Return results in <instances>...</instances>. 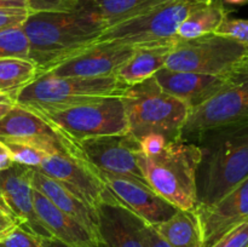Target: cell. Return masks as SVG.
I'll use <instances>...</instances> for the list:
<instances>
[{"instance_id": "obj_37", "label": "cell", "mask_w": 248, "mask_h": 247, "mask_svg": "<svg viewBox=\"0 0 248 247\" xmlns=\"http://www.w3.org/2000/svg\"><path fill=\"white\" fill-rule=\"evenodd\" d=\"M15 106H16V101H15L12 97H10L9 94L0 91V120H1L4 116H6V114L9 113Z\"/></svg>"}, {"instance_id": "obj_35", "label": "cell", "mask_w": 248, "mask_h": 247, "mask_svg": "<svg viewBox=\"0 0 248 247\" xmlns=\"http://www.w3.org/2000/svg\"><path fill=\"white\" fill-rule=\"evenodd\" d=\"M143 232H144L145 247H173L153 228V225L148 223L144 224Z\"/></svg>"}, {"instance_id": "obj_31", "label": "cell", "mask_w": 248, "mask_h": 247, "mask_svg": "<svg viewBox=\"0 0 248 247\" xmlns=\"http://www.w3.org/2000/svg\"><path fill=\"white\" fill-rule=\"evenodd\" d=\"M211 247H248V219L229 230Z\"/></svg>"}, {"instance_id": "obj_33", "label": "cell", "mask_w": 248, "mask_h": 247, "mask_svg": "<svg viewBox=\"0 0 248 247\" xmlns=\"http://www.w3.org/2000/svg\"><path fill=\"white\" fill-rule=\"evenodd\" d=\"M19 218L10 210L9 206L0 198V242L6 239L15 229L21 227Z\"/></svg>"}, {"instance_id": "obj_25", "label": "cell", "mask_w": 248, "mask_h": 247, "mask_svg": "<svg viewBox=\"0 0 248 247\" xmlns=\"http://www.w3.org/2000/svg\"><path fill=\"white\" fill-rule=\"evenodd\" d=\"M170 0H92L107 28L150 11Z\"/></svg>"}, {"instance_id": "obj_3", "label": "cell", "mask_w": 248, "mask_h": 247, "mask_svg": "<svg viewBox=\"0 0 248 247\" xmlns=\"http://www.w3.org/2000/svg\"><path fill=\"white\" fill-rule=\"evenodd\" d=\"M142 173L150 188L178 210L195 211L198 207V169L201 150L191 140L169 142L157 156L137 154Z\"/></svg>"}, {"instance_id": "obj_5", "label": "cell", "mask_w": 248, "mask_h": 247, "mask_svg": "<svg viewBox=\"0 0 248 247\" xmlns=\"http://www.w3.org/2000/svg\"><path fill=\"white\" fill-rule=\"evenodd\" d=\"M121 99L127 118L128 133L133 137L140 139L149 133H160L169 140L181 138L190 107L165 92L154 77L128 87Z\"/></svg>"}, {"instance_id": "obj_30", "label": "cell", "mask_w": 248, "mask_h": 247, "mask_svg": "<svg viewBox=\"0 0 248 247\" xmlns=\"http://www.w3.org/2000/svg\"><path fill=\"white\" fill-rule=\"evenodd\" d=\"M0 247H46V245L41 237L21 225L0 242Z\"/></svg>"}, {"instance_id": "obj_4", "label": "cell", "mask_w": 248, "mask_h": 247, "mask_svg": "<svg viewBox=\"0 0 248 247\" xmlns=\"http://www.w3.org/2000/svg\"><path fill=\"white\" fill-rule=\"evenodd\" d=\"M128 89L116 77H84L39 75L21 90L16 104L45 114L106 97H121Z\"/></svg>"}, {"instance_id": "obj_2", "label": "cell", "mask_w": 248, "mask_h": 247, "mask_svg": "<svg viewBox=\"0 0 248 247\" xmlns=\"http://www.w3.org/2000/svg\"><path fill=\"white\" fill-rule=\"evenodd\" d=\"M201 150L198 169V207H210L248 177V121L196 136Z\"/></svg>"}, {"instance_id": "obj_29", "label": "cell", "mask_w": 248, "mask_h": 247, "mask_svg": "<svg viewBox=\"0 0 248 247\" xmlns=\"http://www.w3.org/2000/svg\"><path fill=\"white\" fill-rule=\"evenodd\" d=\"M215 33L237 41L248 48V19L230 18L228 16Z\"/></svg>"}, {"instance_id": "obj_15", "label": "cell", "mask_w": 248, "mask_h": 247, "mask_svg": "<svg viewBox=\"0 0 248 247\" xmlns=\"http://www.w3.org/2000/svg\"><path fill=\"white\" fill-rule=\"evenodd\" d=\"M31 176V167L18 164L0 171V198L19 218L22 227L43 240H52L34 208Z\"/></svg>"}, {"instance_id": "obj_28", "label": "cell", "mask_w": 248, "mask_h": 247, "mask_svg": "<svg viewBox=\"0 0 248 247\" xmlns=\"http://www.w3.org/2000/svg\"><path fill=\"white\" fill-rule=\"evenodd\" d=\"M84 5L80 0H27L28 14L40 12H72L81 9Z\"/></svg>"}, {"instance_id": "obj_1", "label": "cell", "mask_w": 248, "mask_h": 247, "mask_svg": "<svg viewBox=\"0 0 248 247\" xmlns=\"http://www.w3.org/2000/svg\"><path fill=\"white\" fill-rule=\"evenodd\" d=\"M29 40V60L38 77L97 43L107 28L96 7L72 12L31 14L22 24Z\"/></svg>"}, {"instance_id": "obj_18", "label": "cell", "mask_w": 248, "mask_h": 247, "mask_svg": "<svg viewBox=\"0 0 248 247\" xmlns=\"http://www.w3.org/2000/svg\"><path fill=\"white\" fill-rule=\"evenodd\" d=\"M33 202L41 224L53 240L68 247H99V241L69 215L56 207L45 195L33 188Z\"/></svg>"}, {"instance_id": "obj_38", "label": "cell", "mask_w": 248, "mask_h": 247, "mask_svg": "<svg viewBox=\"0 0 248 247\" xmlns=\"http://www.w3.org/2000/svg\"><path fill=\"white\" fill-rule=\"evenodd\" d=\"M27 9V0H0V10Z\"/></svg>"}, {"instance_id": "obj_27", "label": "cell", "mask_w": 248, "mask_h": 247, "mask_svg": "<svg viewBox=\"0 0 248 247\" xmlns=\"http://www.w3.org/2000/svg\"><path fill=\"white\" fill-rule=\"evenodd\" d=\"M7 149L10 150L12 160L15 164L23 166L38 169L44 159L47 156V153L44 152L34 143L26 139H10V138H0Z\"/></svg>"}, {"instance_id": "obj_23", "label": "cell", "mask_w": 248, "mask_h": 247, "mask_svg": "<svg viewBox=\"0 0 248 247\" xmlns=\"http://www.w3.org/2000/svg\"><path fill=\"white\" fill-rule=\"evenodd\" d=\"M153 228L173 247H201V229L196 211L178 210L170 219Z\"/></svg>"}, {"instance_id": "obj_21", "label": "cell", "mask_w": 248, "mask_h": 247, "mask_svg": "<svg viewBox=\"0 0 248 247\" xmlns=\"http://www.w3.org/2000/svg\"><path fill=\"white\" fill-rule=\"evenodd\" d=\"M174 45L135 47L132 56L116 73V77L128 87L150 79L165 67Z\"/></svg>"}, {"instance_id": "obj_24", "label": "cell", "mask_w": 248, "mask_h": 247, "mask_svg": "<svg viewBox=\"0 0 248 247\" xmlns=\"http://www.w3.org/2000/svg\"><path fill=\"white\" fill-rule=\"evenodd\" d=\"M38 77V68L31 60L0 58V91L16 101L23 87Z\"/></svg>"}, {"instance_id": "obj_32", "label": "cell", "mask_w": 248, "mask_h": 247, "mask_svg": "<svg viewBox=\"0 0 248 247\" xmlns=\"http://www.w3.org/2000/svg\"><path fill=\"white\" fill-rule=\"evenodd\" d=\"M138 142H140V153L143 155L148 157H154L161 154L171 140H169L164 135H160V133H149V135H145L140 138Z\"/></svg>"}, {"instance_id": "obj_36", "label": "cell", "mask_w": 248, "mask_h": 247, "mask_svg": "<svg viewBox=\"0 0 248 247\" xmlns=\"http://www.w3.org/2000/svg\"><path fill=\"white\" fill-rule=\"evenodd\" d=\"M14 164L15 162L12 160L11 154H10V150L2 143V140H0V171L10 169L11 166H14Z\"/></svg>"}, {"instance_id": "obj_19", "label": "cell", "mask_w": 248, "mask_h": 247, "mask_svg": "<svg viewBox=\"0 0 248 247\" xmlns=\"http://www.w3.org/2000/svg\"><path fill=\"white\" fill-rule=\"evenodd\" d=\"M31 185L35 190L45 195L56 207L69 215L78 222L81 223L99 241L98 236V213L97 210L87 206L81 199L68 190L64 185L58 183L51 177L33 169ZM101 245V244H99Z\"/></svg>"}, {"instance_id": "obj_9", "label": "cell", "mask_w": 248, "mask_h": 247, "mask_svg": "<svg viewBox=\"0 0 248 247\" xmlns=\"http://www.w3.org/2000/svg\"><path fill=\"white\" fill-rule=\"evenodd\" d=\"M244 121H248V61L232 73L224 89L191 109L181 138L191 140L208 130Z\"/></svg>"}, {"instance_id": "obj_22", "label": "cell", "mask_w": 248, "mask_h": 247, "mask_svg": "<svg viewBox=\"0 0 248 247\" xmlns=\"http://www.w3.org/2000/svg\"><path fill=\"white\" fill-rule=\"evenodd\" d=\"M227 17L228 11L222 0H206L182 22L177 38L178 40H190L215 33Z\"/></svg>"}, {"instance_id": "obj_6", "label": "cell", "mask_w": 248, "mask_h": 247, "mask_svg": "<svg viewBox=\"0 0 248 247\" xmlns=\"http://www.w3.org/2000/svg\"><path fill=\"white\" fill-rule=\"evenodd\" d=\"M206 0H170L145 14L104 29L96 44H115L131 47L174 45L177 31L191 11ZM94 44V45H96Z\"/></svg>"}, {"instance_id": "obj_7", "label": "cell", "mask_w": 248, "mask_h": 247, "mask_svg": "<svg viewBox=\"0 0 248 247\" xmlns=\"http://www.w3.org/2000/svg\"><path fill=\"white\" fill-rule=\"evenodd\" d=\"M248 61V48L216 33L179 40L170 52L165 68L177 72L228 77Z\"/></svg>"}, {"instance_id": "obj_12", "label": "cell", "mask_w": 248, "mask_h": 247, "mask_svg": "<svg viewBox=\"0 0 248 247\" xmlns=\"http://www.w3.org/2000/svg\"><path fill=\"white\" fill-rule=\"evenodd\" d=\"M94 172L116 202L148 224L155 225L165 222L178 211V208L145 184L97 170Z\"/></svg>"}, {"instance_id": "obj_39", "label": "cell", "mask_w": 248, "mask_h": 247, "mask_svg": "<svg viewBox=\"0 0 248 247\" xmlns=\"http://www.w3.org/2000/svg\"><path fill=\"white\" fill-rule=\"evenodd\" d=\"M44 242H45L46 247H68L65 246V245L61 244L60 241H57V240H44Z\"/></svg>"}, {"instance_id": "obj_17", "label": "cell", "mask_w": 248, "mask_h": 247, "mask_svg": "<svg viewBox=\"0 0 248 247\" xmlns=\"http://www.w3.org/2000/svg\"><path fill=\"white\" fill-rule=\"evenodd\" d=\"M154 77L165 92L186 102L191 110L224 89L230 82L232 74L228 77H215L191 72H177L164 67Z\"/></svg>"}, {"instance_id": "obj_11", "label": "cell", "mask_w": 248, "mask_h": 247, "mask_svg": "<svg viewBox=\"0 0 248 247\" xmlns=\"http://www.w3.org/2000/svg\"><path fill=\"white\" fill-rule=\"evenodd\" d=\"M35 170L64 185L94 210L103 201L111 198L93 167L84 159L67 154H51Z\"/></svg>"}, {"instance_id": "obj_14", "label": "cell", "mask_w": 248, "mask_h": 247, "mask_svg": "<svg viewBox=\"0 0 248 247\" xmlns=\"http://www.w3.org/2000/svg\"><path fill=\"white\" fill-rule=\"evenodd\" d=\"M195 211L200 222L201 247H211L248 219V177L215 205Z\"/></svg>"}, {"instance_id": "obj_10", "label": "cell", "mask_w": 248, "mask_h": 247, "mask_svg": "<svg viewBox=\"0 0 248 247\" xmlns=\"http://www.w3.org/2000/svg\"><path fill=\"white\" fill-rule=\"evenodd\" d=\"M78 144L86 161L97 171L124 177L149 186L138 164L140 142L131 133L89 138Z\"/></svg>"}, {"instance_id": "obj_34", "label": "cell", "mask_w": 248, "mask_h": 247, "mask_svg": "<svg viewBox=\"0 0 248 247\" xmlns=\"http://www.w3.org/2000/svg\"><path fill=\"white\" fill-rule=\"evenodd\" d=\"M28 15L27 9L0 10V31L12 27L22 26Z\"/></svg>"}, {"instance_id": "obj_8", "label": "cell", "mask_w": 248, "mask_h": 247, "mask_svg": "<svg viewBox=\"0 0 248 247\" xmlns=\"http://www.w3.org/2000/svg\"><path fill=\"white\" fill-rule=\"evenodd\" d=\"M39 115L52 124L75 144L89 138L128 133L127 118L121 97L94 99Z\"/></svg>"}, {"instance_id": "obj_20", "label": "cell", "mask_w": 248, "mask_h": 247, "mask_svg": "<svg viewBox=\"0 0 248 247\" xmlns=\"http://www.w3.org/2000/svg\"><path fill=\"white\" fill-rule=\"evenodd\" d=\"M0 138L10 139H68L52 124L34 111L16 106L0 120ZM70 140V139H69Z\"/></svg>"}, {"instance_id": "obj_16", "label": "cell", "mask_w": 248, "mask_h": 247, "mask_svg": "<svg viewBox=\"0 0 248 247\" xmlns=\"http://www.w3.org/2000/svg\"><path fill=\"white\" fill-rule=\"evenodd\" d=\"M99 247H145V222L131 211L107 199L97 207Z\"/></svg>"}, {"instance_id": "obj_26", "label": "cell", "mask_w": 248, "mask_h": 247, "mask_svg": "<svg viewBox=\"0 0 248 247\" xmlns=\"http://www.w3.org/2000/svg\"><path fill=\"white\" fill-rule=\"evenodd\" d=\"M0 58L29 60V40L22 26L0 31Z\"/></svg>"}, {"instance_id": "obj_13", "label": "cell", "mask_w": 248, "mask_h": 247, "mask_svg": "<svg viewBox=\"0 0 248 247\" xmlns=\"http://www.w3.org/2000/svg\"><path fill=\"white\" fill-rule=\"evenodd\" d=\"M133 51L135 48L131 46L96 44L63 61L44 74L84 77H116V73L127 62Z\"/></svg>"}]
</instances>
